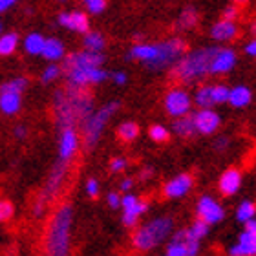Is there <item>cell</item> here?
I'll return each mask as SVG.
<instances>
[{
  "label": "cell",
  "instance_id": "cell-8",
  "mask_svg": "<svg viewBox=\"0 0 256 256\" xmlns=\"http://www.w3.org/2000/svg\"><path fill=\"white\" fill-rule=\"evenodd\" d=\"M68 163L70 161L60 160L59 158V161L54 165V168H52V172H50V176H48L46 187H44L42 192H40L37 203L33 205V212H35V216H42L46 205H48V203L60 192L64 180H66V174H68Z\"/></svg>",
  "mask_w": 256,
  "mask_h": 256
},
{
  "label": "cell",
  "instance_id": "cell-26",
  "mask_svg": "<svg viewBox=\"0 0 256 256\" xmlns=\"http://www.w3.org/2000/svg\"><path fill=\"white\" fill-rule=\"evenodd\" d=\"M18 46V35L16 33H0V55H11Z\"/></svg>",
  "mask_w": 256,
  "mask_h": 256
},
{
  "label": "cell",
  "instance_id": "cell-47",
  "mask_svg": "<svg viewBox=\"0 0 256 256\" xmlns=\"http://www.w3.org/2000/svg\"><path fill=\"white\" fill-rule=\"evenodd\" d=\"M15 136H16V138H26V128H24V126H16L15 128Z\"/></svg>",
  "mask_w": 256,
  "mask_h": 256
},
{
  "label": "cell",
  "instance_id": "cell-46",
  "mask_svg": "<svg viewBox=\"0 0 256 256\" xmlns=\"http://www.w3.org/2000/svg\"><path fill=\"white\" fill-rule=\"evenodd\" d=\"M132 187H134V182H132V180H124V182L121 183V190H123V192H128Z\"/></svg>",
  "mask_w": 256,
  "mask_h": 256
},
{
  "label": "cell",
  "instance_id": "cell-41",
  "mask_svg": "<svg viewBox=\"0 0 256 256\" xmlns=\"http://www.w3.org/2000/svg\"><path fill=\"white\" fill-rule=\"evenodd\" d=\"M236 16H238V8H234V6H229V8L224 11L225 20H234Z\"/></svg>",
  "mask_w": 256,
  "mask_h": 256
},
{
  "label": "cell",
  "instance_id": "cell-50",
  "mask_svg": "<svg viewBox=\"0 0 256 256\" xmlns=\"http://www.w3.org/2000/svg\"><path fill=\"white\" fill-rule=\"evenodd\" d=\"M234 2H246V0H234Z\"/></svg>",
  "mask_w": 256,
  "mask_h": 256
},
{
  "label": "cell",
  "instance_id": "cell-40",
  "mask_svg": "<svg viewBox=\"0 0 256 256\" xmlns=\"http://www.w3.org/2000/svg\"><path fill=\"white\" fill-rule=\"evenodd\" d=\"M108 205L112 208L121 207V196H119L118 192H110V194H108Z\"/></svg>",
  "mask_w": 256,
  "mask_h": 256
},
{
  "label": "cell",
  "instance_id": "cell-42",
  "mask_svg": "<svg viewBox=\"0 0 256 256\" xmlns=\"http://www.w3.org/2000/svg\"><path fill=\"white\" fill-rule=\"evenodd\" d=\"M114 82H116V84H126V74H124V72H116V74H114Z\"/></svg>",
  "mask_w": 256,
  "mask_h": 256
},
{
  "label": "cell",
  "instance_id": "cell-17",
  "mask_svg": "<svg viewBox=\"0 0 256 256\" xmlns=\"http://www.w3.org/2000/svg\"><path fill=\"white\" fill-rule=\"evenodd\" d=\"M59 24L64 28H68L70 32L75 33H86L90 30V20L84 13L80 11H70V13H60L59 15Z\"/></svg>",
  "mask_w": 256,
  "mask_h": 256
},
{
  "label": "cell",
  "instance_id": "cell-14",
  "mask_svg": "<svg viewBox=\"0 0 256 256\" xmlns=\"http://www.w3.org/2000/svg\"><path fill=\"white\" fill-rule=\"evenodd\" d=\"M236 66V54L229 48H216L210 60L208 74H229L230 70Z\"/></svg>",
  "mask_w": 256,
  "mask_h": 256
},
{
  "label": "cell",
  "instance_id": "cell-44",
  "mask_svg": "<svg viewBox=\"0 0 256 256\" xmlns=\"http://www.w3.org/2000/svg\"><path fill=\"white\" fill-rule=\"evenodd\" d=\"M246 54L249 55V57H254L256 55V42L254 40H251V42L246 46Z\"/></svg>",
  "mask_w": 256,
  "mask_h": 256
},
{
  "label": "cell",
  "instance_id": "cell-7",
  "mask_svg": "<svg viewBox=\"0 0 256 256\" xmlns=\"http://www.w3.org/2000/svg\"><path fill=\"white\" fill-rule=\"evenodd\" d=\"M118 108H119V102L112 101V102H108L106 106L99 108L97 112H92L90 116L82 121L80 128H82L86 148H94V146H96L97 141H99L102 136V130H104L106 123L110 121V118L118 112Z\"/></svg>",
  "mask_w": 256,
  "mask_h": 256
},
{
  "label": "cell",
  "instance_id": "cell-45",
  "mask_svg": "<svg viewBox=\"0 0 256 256\" xmlns=\"http://www.w3.org/2000/svg\"><path fill=\"white\" fill-rule=\"evenodd\" d=\"M244 225H246V230H249V232H256V222H254V218L244 222Z\"/></svg>",
  "mask_w": 256,
  "mask_h": 256
},
{
  "label": "cell",
  "instance_id": "cell-6",
  "mask_svg": "<svg viewBox=\"0 0 256 256\" xmlns=\"http://www.w3.org/2000/svg\"><path fill=\"white\" fill-rule=\"evenodd\" d=\"M172 232V220L170 218H156L150 224L139 227L134 232V246L139 251H150L163 244Z\"/></svg>",
  "mask_w": 256,
  "mask_h": 256
},
{
  "label": "cell",
  "instance_id": "cell-11",
  "mask_svg": "<svg viewBox=\"0 0 256 256\" xmlns=\"http://www.w3.org/2000/svg\"><path fill=\"white\" fill-rule=\"evenodd\" d=\"M192 99L188 92L183 88H174L165 96V110L170 114L172 118H182L185 114L190 112Z\"/></svg>",
  "mask_w": 256,
  "mask_h": 256
},
{
  "label": "cell",
  "instance_id": "cell-48",
  "mask_svg": "<svg viewBox=\"0 0 256 256\" xmlns=\"http://www.w3.org/2000/svg\"><path fill=\"white\" fill-rule=\"evenodd\" d=\"M216 146H218V148H222V146H227V139H220L218 143H216Z\"/></svg>",
  "mask_w": 256,
  "mask_h": 256
},
{
  "label": "cell",
  "instance_id": "cell-1",
  "mask_svg": "<svg viewBox=\"0 0 256 256\" xmlns=\"http://www.w3.org/2000/svg\"><path fill=\"white\" fill-rule=\"evenodd\" d=\"M104 62V55L101 52L82 50L77 54H72L64 62L60 72L66 74L68 86L74 88H84L88 84H97L106 79L108 74L101 68Z\"/></svg>",
  "mask_w": 256,
  "mask_h": 256
},
{
  "label": "cell",
  "instance_id": "cell-27",
  "mask_svg": "<svg viewBox=\"0 0 256 256\" xmlns=\"http://www.w3.org/2000/svg\"><path fill=\"white\" fill-rule=\"evenodd\" d=\"M104 37H102L101 33L97 32H86L84 35V48L86 50H92V52H102L104 50Z\"/></svg>",
  "mask_w": 256,
  "mask_h": 256
},
{
  "label": "cell",
  "instance_id": "cell-24",
  "mask_svg": "<svg viewBox=\"0 0 256 256\" xmlns=\"http://www.w3.org/2000/svg\"><path fill=\"white\" fill-rule=\"evenodd\" d=\"M176 119L178 121H174V132H176L178 136H182V138H190V136H194L196 126H194V119H192V116L185 114V116L176 118Z\"/></svg>",
  "mask_w": 256,
  "mask_h": 256
},
{
  "label": "cell",
  "instance_id": "cell-23",
  "mask_svg": "<svg viewBox=\"0 0 256 256\" xmlns=\"http://www.w3.org/2000/svg\"><path fill=\"white\" fill-rule=\"evenodd\" d=\"M44 57V59L52 60V62H55V60H60L64 57V44L62 40H59V38H46V42H44V48H42V54H40Z\"/></svg>",
  "mask_w": 256,
  "mask_h": 256
},
{
  "label": "cell",
  "instance_id": "cell-13",
  "mask_svg": "<svg viewBox=\"0 0 256 256\" xmlns=\"http://www.w3.org/2000/svg\"><path fill=\"white\" fill-rule=\"evenodd\" d=\"M196 212H198V216H200V220L207 222L208 225L220 224V222L225 218L224 207H222L214 198H208V196H203L202 200L198 202Z\"/></svg>",
  "mask_w": 256,
  "mask_h": 256
},
{
  "label": "cell",
  "instance_id": "cell-37",
  "mask_svg": "<svg viewBox=\"0 0 256 256\" xmlns=\"http://www.w3.org/2000/svg\"><path fill=\"white\" fill-rule=\"evenodd\" d=\"M13 216V205L10 202H0V222H6Z\"/></svg>",
  "mask_w": 256,
  "mask_h": 256
},
{
  "label": "cell",
  "instance_id": "cell-2",
  "mask_svg": "<svg viewBox=\"0 0 256 256\" xmlns=\"http://www.w3.org/2000/svg\"><path fill=\"white\" fill-rule=\"evenodd\" d=\"M94 112V99L82 88L68 86L66 90L57 92L55 96V116L60 128L82 124L90 114Z\"/></svg>",
  "mask_w": 256,
  "mask_h": 256
},
{
  "label": "cell",
  "instance_id": "cell-5",
  "mask_svg": "<svg viewBox=\"0 0 256 256\" xmlns=\"http://www.w3.org/2000/svg\"><path fill=\"white\" fill-rule=\"evenodd\" d=\"M74 212L70 205L62 207L55 212L50 229L46 232V251L54 256H66L70 252V229H72Z\"/></svg>",
  "mask_w": 256,
  "mask_h": 256
},
{
  "label": "cell",
  "instance_id": "cell-10",
  "mask_svg": "<svg viewBox=\"0 0 256 256\" xmlns=\"http://www.w3.org/2000/svg\"><path fill=\"white\" fill-rule=\"evenodd\" d=\"M200 251V240H194L187 229L174 234L172 242L166 246V256H196Z\"/></svg>",
  "mask_w": 256,
  "mask_h": 256
},
{
  "label": "cell",
  "instance_id": "cell-35",
  "mask_svg": "<svg viewBox=\"0 0 256 256\" xmlns=\"http://www.w3.org/2000/svg\"><path fill=\"white\" fill-rule=\"evenodd\" d=\"M57 77H60V68L57 66V64H50L48 68L44 70L42 80L44 82H52V80H55Z\"/></svg>",
  "mask_w": 256,
  "mask_h": 256
},
{
  "label": "cell",
  "instance_id": "cell-33",
  "mask_svg": "<svg viewBox=\"0 0 256 256\" xmlns=\"http://www.w3.org/2000/svg\"><path fill=\"white\" fill-rule=\"evenodd\" d=\"M148 136L152 141H156V143H165V141H168V130H166L163 124H154V126H150L148 130Z\"/></svg>",
  "mask_w": 256,
  "mask_h": 256
},
{
  "label": "cell",
  "instance_id": "cell-43",
  "mask_svg": "<svg viewBox=\"0 0 256 256\" xmlns=\"http://www.w3.org/2000/svg\"><path fill=\"white\" fill-rule=\"evenodd\" d=\"M13 4H16V0H0V13L8 11Z\"/></svg>",
  "mask_w": 256,
  "mask_h": 256
},
{
  "label": "cell",
  "instance_id": "cell-52",
  "mask_svg": "<svg viewBox=\"0 0 256 256\" xmlns=\"http://www.w3.org/2000/svg\"><path fill=\"white\" fill-rule=\"evenodd\" d=\"M0 33H2V26H0Z\"/></svg>",
  "mask_w": 256,
  "mask_h": 256
},
{
  "label": "cell",
  "instance_id": "cell-16",
  "mask_svg": "<svg viewBox=\"0 0 256 256\" xmlns=\"http://www.w3.org/2000/svg\"><path fill=\"white\" fill-rule=\"evenodd\" d=\"M79 148V136L74 126L60 128V139H59V158L70 161L77 154Z\"/></svg>",
  "mask_w": 256,
  "mask_h": 256
},
{
  "label": "cell",
  "instance_id": "cell-38",
  "mask_svg": "<svg viewBox=\"0 0 256 256\" xmlns=\"http://www.w3.org/2000/svg\"><path fill=\"white\" fill-rule=\"evenodd\" d=\"M86 192H88V196L92 198H97V194H99V182L97 180H88V183H86Z\"/></svg>",
  "mask_w": 256,
  "mask_h": 256
},
{
  "label": "cell",
  "instance_id": "cell-15",
  "mask_svg": "<svg viewBox=\"0 0 256 256\" xmlns=\"http://www.w3.org/2000/svg\"><path fill=\"white\" fill-rule=\"evenodd\" d=\"M192 119H194L196 132L205 134V136H210V134L216 132L220 128V123H222L220 116L214 110H210V108H202L200 112L192 116Z\"/></svg>",
  "mask_w": 256,
  "mask_h": 256
},
{
  "label": "cell",
  "instance_id": "cell-9",
  "mask_svg": "<svg viewBox=\"0 0 256 256\" xmlns=\"http://www.w3.org/2000/svg\"><path fill=\"white\" fill-rule=\"evenodd\" d=\"M28 80L15 77L0 86V112L6 116H15L22 106V92L26 90Z\"/></svg>",
  "mask_w": 256,
  "mask_h": 256
},
{
  "label": "cell",
  "instance_id": "cell-28",
  "mask_svg": "<svg viewBox=\"0 0 256 256\" xmlns=\"http://www.w3.org/2000/svg\"><path fill=\"white\" fill-rule=\"evenodd\" d=\"M198 106L202 108H210L214 104L212 101V86H202L200 90L196 92V97H194Z\"/></svg>",
  "mask_w": 256,
  "mask_h": 256
},
{
  "label": "cell",
  "instance_id": "cell-36",
  "mask_svg": "<svg viewBox=\"0 0 256 256\" xmlns=\"http://www.w3.org/2000/svg\"><path fill=\"white\" fill-rule=\"evenodd\" d=\"M86 6H88L90 13H94V15H99V13H102V11H104V8H106V0H88V2H86Z\"/></svg>",
  "mask_w": 256,
  "mask_h": 256
},
{
  "label": "cell",
  "instance_id": "cell-51",
  "mask_svg": "<svg viewBox=\"0 0 256 256\" xmlns=\"http://www.w3.org/2000/svg\"><path fill=\"white\" fill-rule=\"evenodd\" d=\"M59 2H66V0H59Z\"/></svg>",
  "mask_w": 256,
  "mask_h": 256
},
{
  "label": "cell",
  "instance_id": "cell-34",
  "mask_svg": "<svg viewBox=\"0 0 256 256\" xmlns=\"http://www.w3.org/2000/svg\"><path fill=\"white\" fill-rule=\"evenodd\" d=\"M227 97H229V88H227V86H224V84L212 86V101H214V104L227 102Z\"/></svg>",
  "mask_w": 256,
  "mask_h": 256
},
{
  "label": "cell",
  "instance_id": "cell-31",
  "mask_svg": "<svg viewBox=\"0 0 256 256\" xmlns=\"http://www.w3.org/2000/svg\"><path fill=\"white\" fill-rule=\"evenodd\" d=\"M254 212H256L254 203L252 202H242L240 205H238V210H236V220L244 224V222H247V220L254 218Z\"/></svg>",
  "mask_w": 256,
  "mask_h": 256
},
{
  "label": "cell",
  "instance_id": "cell-25",
  "mask_svg": "<svg viewBox=\"0 0 256 256\" xmlns=\"http://www.w3.org/2000/svg\"><path fill=\"white\" fill-rule=\"evenodd\" d=\"M44 42H46V38L40 33H30L26 40H24V48H26V52L30 55H40L42 54Z\"/></svg>",
  "mask_w": 256,
  "mask_h": 256
},
{
  "label": "cell",
  "instance_id": "cell-19",
  "mask_svg": "<svg viewBox=\"0 0 256 256\" xmlns=\"http://www.w3.org/2000/svg\"><path fill=\"white\" fill-rule=\"evenodd\" d=\"M229 254L232 256H254L256 254V232L244 230L240 234V240L234 247H230Z\"/></svg>",
  "mask_w": 256,
  "mask_h": 256
},
{
  "label": "cell",
  "instance_id": "cell-53",
  "mask_svg": "<svg viewBox=\"0 0 256 256\" xmlns=\"http://www.w3.org/2000/svg\"><path fill=\"white\" fill-rule=\"evenodd\" d=\"M84 2H88V0H84Z\"/></svg>",
  "mask_w": 256,
  "mask_h": 256
},
{
  "label": "cell",
  "instance_id": "cell-32",
  "mask_svg": "<svg viewBox=\"0 0 256 256\" xmlns=\"http://www.w3.org/2000/svg\"><path fill=\"white\" fill-rule=\"evenodd\" d=\"M187 230L194 240H202V238H205V236L208 234V224L203 222V220H198V222H194Z\"/></svg>",
  "mask_w": 256,
  "mask_h": 256
},
{
  "label": "cell",
  "instance_id": "cell-39",
  "mask_svg": "<svg viewBox=\"0 0 256 256\" xmlns=\"http://www.w3.org/2000/svg\"><path fill=\"white\" fill-rule=\"evenodd\" d=\"M124 166H126V160H124V158H116V160H112V163H110V170L121 172V170H124Z\"/></svg>",
  "mask_w": 256,
  "mask_h": 256
},
{
  "label": "cell",
  "instance_id": "cell-21",
  "mask_svg": "<svg viewBox=\"0 0 256 256\" xmlns=\"http://www.w3.org/2000/svg\"><path fill=\"white\" fill-rule=\"evenodd\" d=\"M214 40L218 42H227V40H232V38L238 35V28L232 20H220L212 26V32H210Z\"/></svg>",
  "mask_w": 256,
  "mask_h": 256
},
{
  "label": "cell",
  "instance_id": "cell-49",
  "mask_svg": "<svg viewBox=\"0 0 256 256\" xmlns=\"http://www.w3.org/2000/svg\"><path fill=\"white\" fill-rule=\"evenodd\" d=\"M150 174H152V168H146V170H143V174H141V178H146V176H150Z\"/></svg>",
  "mask_w": 256,
  "mask_h": 256
},
{
  "label": "cell",
  "instance_id": "cell-4",
  "mask_svg": "<svg viewBox=\"0 0 256 256\" xmlns=\"http://www.w3.org/2000/svg\"><path fill=\"white\" fill-rule=\"evenodd\" d=\"M214 52H216V46L200 48L187 55H182L180 60L172 66L174 77L180 79L182 82H187V84L202 80L205 75H208V68H210V60H212Z\"/></svg>",
  "mask_w": 256,
  "mask_h": 256
},
{
  "label": "cell",
  "instance_id": "cell-29",
  "mask_svg": "<svg viewBox=\"0 0 256 256\" xmlns=\"http://www.w3.org/2000/svg\"><path fill=\"white\" fill-rule=\"evenodd\" d=\"M118 134L123 141H134L139 136V126L136 123H132V121H126V123L119 124Z\"/></svg>",
  "mask_w": 256,
  "mask_h": 256
},
{
  "label": "cell",
  "instance_id": "cell-22",
  "mask_svg": "<svg viewBox=\"0 0 256 256\" xmlns=\"http://www.w3.org/2000/svg\"><path fill=\"white\" fill-rule=\"evenodd\" d=\"M227 101L230 102V106H234V108L249 106L252 101L251 88H247V86H244V84L236 86V88H232V90L229 88V97H227Z\"/></svg>",
  "mask_w": 256,
  "mask_h": 256
},
{
  "label": "cell",
  "instance_id": "cell-30",
  "mask_svg": "<svg viewBox=\"0 0 256 256\" xmlns=\"http://www.w3.org/2000/svg\"><path fill=\"white\" fill-rule=\"evenodd\" d=\"M196 22H198L196 10L187 8V10L183 11L182 15H180V18H178V28H180V30H188V28H192L194 24H196Z\"/></svg>",
  "mask_w": 256,
  "mask_h": 256
},
{
  "label": "cell",
  "instance_id": "cell-12",
  "mask_svg": "<svg viewBox=\"0 0 256 256\" xmlns=\"http://www.w3.org/2000/svg\"><path fill=\"white\" fill-rule=\"evenodd\" d=\"M121 207H123V224L126 227H134L138 224L139 216L146 212L148 203L132 196V194H126L124 198H121Z\"/></svg>",
  "mask_w": 256,
  "mask_h": 256
},
{
  "label": "cell",
  "instance_id": "cell-3",
  "mask_svg": "<svg viewBox=\"0 0 256 256\" xmlns=\"http://www.w3.org/2000/svg\"><path fill=\"white\" fill-rule=\"evenodd\" d=\"M183 54H185V42L182 38H168L165 42L158 44H136L130 50L128 59L141 60L150 70L161 72L172 68Z\"/></svg>",
  "mask_w": 256,
  "mask_h": 256
},
{
  "label": "cell",
  "instance_id": "cell-18",
  "mask_svg": "<svg viewBox=\"0 0 256 256\" xmlns=\"http://www.w3.org/2000/svg\"><path fill=\"white\" fill-rule=\"evenodd\" d=\"M190 188H192V178L188 176V174H180V176H176L168 183H165L163 194H165L166 198H172V200H174V198L185 196Z\"/></svg>",
  "mask_w": 256,
  "mask_h": 256
},
{
  "label": "cell",
  "instance_id": "cell-20",
  "mask_svg": "<svg viewBox=\"0 0 256 256\" xmlns=\"http://www.w3.org/2000/svg\"><path fill=\"white\" fill-rule=\"evenodd\" d=\"M242 187V174L236 168H229L225 170L220 178V190L224 192L225 196H234L236 192Z\"/></svg>",
  "mask_w": 256,
  "mask_h": 256
}]
</instances>
